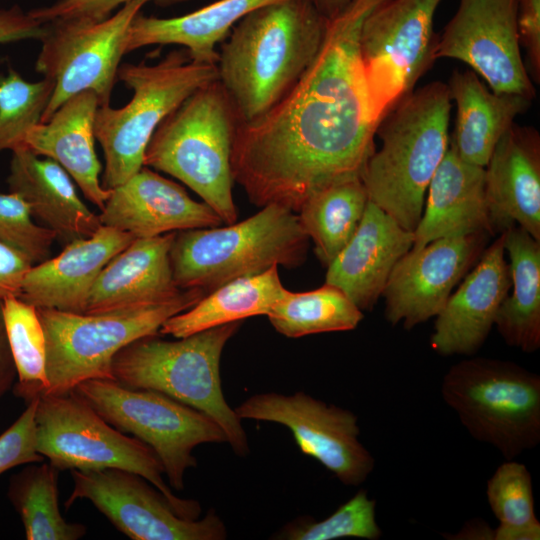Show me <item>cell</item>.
<instances>
[{
    "mask_svg": "<svg viewBox=\"0 0 540 540\" xmlns=\"http://www.w3.org/2000/svg\"><path fill=\"white\" fill-rule=\"evenodd\" d=\"M327 25L310 0H279L233 27L216 65L239 124L260 118L288 94L317 55Z\"/></svg>",
    "mask_w": 540,
    "mask_h": 540,
    "instance_id": "2",
    "label": "cell"
},
{
    "mask_svg": "<svg viewBox=\"0 0 540 540\" xmlns=\"http://www.w3.org/2000/svg\"><path fill=\"white\" fill-rule=\"evenodd\" d=\"M447 86L457 107L449 146L463 161L485 168L500 138L532 99L494 92L472 69L454 71Z\"/></svg>",
    "mask_w": 540,
    "mask_h": 540,
    "instance_id": "27",
    "label": "cell"
},
{
    "mask_svg": "<svg viewBox=\"0 0 540 540\" xmlns=\"http://www.w3.org/2000/svg\"><path fill=\"white\" fill-rule=\"evenodd\" d=\"M206 293L183 289L164 302L99 314L37 308L46 340L48 389L44 395L73 390L90 379L114 380V356L131 342L159 333L170 317L194 306Z\"/></svg>",
    "mask_w": 540,
    "mask_h": 540,
    "instance_id": "9",
    "label": "cell"
},
{
    "mask_svg": "<svg viewBox=\"0 0 540 540\" xmlns=\"http://www.w3.org/2000/svg\"><path fill=\"white\" fill-rule=\"evenodd\" d=\"M368 202L361 179L330 185L304 202L297 212L299 221L323 265L328 266L353 237Z\"/></svg>",
    "mask_w": 540,
    "mask_h": 540,
    "instance_id": "31",
    "label": "cell"
},
{
    "mask_svg": "<svg viewBox=\"0 0 540 540\" xmlns=\"http://www.w3.org/2000/svg\"><path fill=\"white\" fill-rule=\"evenodd\" d=\"M517 0H459L437 36L434 57L466 63L497 93L530 99L535 87L522 59L517 35Z\"/></svg>",
    "mask_w": 540,
    "mask_h": 540,
    "instance_id": "16",
    "label": "cell"
},
{
    "mask_svg": "<svg viewBox=\"0 0 540 540\" xmlns=\"http://www.w3.org/2000/svg\"><path fill=\"white\" fill-rule=\"evenodd\" d=\"M133 0H58L54 4L33 9L28 13L42 23L52 20H73L82 22H100L111 16L119 5ZM154 1L159 5H171L189 0H143Z\"/></svg>",
    "mask_w": 540,
    "mask_h": 540,
    "instance_id": "40",
    "label": "cell"
},
{
    "mask_svg": "<svg viewBox=\"0 0 540 540\" xmlns=\"http://www.w3.org/2000/svg\"><path fill=\"white\" fill-rule=\"evenodd\" d=\"M485 197L491 234L519 226L540 241V135L514 123L485 166Z\"/></svg>",
    "mask_w": 540,
    "mask_h": 540,
    "instance_id": "19",
    "label": "cell"
},
{
    "mask_svg": "<svg viewBox=\"0 0 540 540\" xmlns=\"http://www.w3.org/2000/svg\"><path fill=\"white\" fill-rule=\"evenodd\" d=\"M411 249L429 242L476 233L491 234L485 197V169L463 161L449 146L429 186Z\"/></svg>",
    "mask_w": 540,
    "mask_h": 540,
    "instance_id": "24",
    "label": "cell"
},
{
    "mask_svg": "<svg viewBox=\"0 0 540 540\" xmlns=\"http://www.w3.org/2000/svg\"><path fill=\"white\" fill-rule=\"evenodd\" d=\"M442 0H387L365 20L360 53L378 123L435 61L434 17Z\"/></svg>",
    "mask_w": 540,
    "mask_h": 540,
    "instance_id": "12",
    "label": "cell"
},
{
    "mask_svg": "<svg viewBox=\"0 0 540 540\" xmlns=\"http://www.w3.org/2000/svg\"><path fill=\"white\" fill-rule=\"evenodd\" d=\"M503 233L512 293L503 300L494 325L507 345L533 353L540 347V241L519 226Z\"/></svg>",
    "mask_w": 540,
    "mask_h": 540,
    "instance_id": "29",
    "label": "cell"
},
{
    "mask_svg": "<svg viewBox=\"0 0 540 540\" xmlns=\"http://www.w3.org/2000/svg\"><path fill=\"white\" fill-rule=\"evenodd\" d=\"M451 97L433 81L404 96L383 117L381 146L368 159L361 180L369 201L413 232L429 183L449 147Z\"/></svg>",
    "mask_w": 540,
    "mask_h": 540,
    "instance_id": "3",
    "label": "cell"
},
{
    "mask_svg": "<svg viewBox=\"0 0 540 540\" xmlns=\"http://www.w3.org/2000/svg\"><path fill=\"white\" fill-rule=\"evenodd\" d=\"M242 321L213 327L179 338L163 340L158 334L139 338L113 358L114 380L134 389L163 393L213 419L237 456L249 453L246 432L224 397L220 359L228 340Z\"/></svg>",
    "mask_w": 540,
    "mask_h": 540,
    "instance_id": "4",
    "label": "cell"
},
{
    "mask_svg": "<svg viewBox=\"0 0 540 540\" xmlns=\"http://www.w3.org/2000/svg\"><path fill=\"white\" fill-rule=\"evenodd\" d=\"M117 78L133 91L121 108L97 109L95 138L105 166L102 187L123 184L144 166L147 145L160 123L201 87L218 80L216 64L192 61L185 49L173 50L156 64L126 63Z\"/></svg>",
    "mask_w": 540,
    "mask_h": 540,
    "instance_id": "7",
    "label": "cell"
},
{
    "mask_svg": "<svg viewBox=\"0 0 540 540\" xmlns=\"http://www.w3.org/2000/svg\"><path fill=\"white\" fill-rule=\"evenodd\" d=\"M7 183L10 192L26 201L32 216L64 242L90 237L102 225L78 196L69 174L53 159H40L26 147L12 151Z\"/></svg>",
    "mask_w": 540,
    "mask_h": 540,
    "instance_id": "26",
    "label": "cell"
},
{
    "mask_svg": "<svg viewBox=\"0 0 540 540\" xmlns=\"http://www.w3.org/2000/svg\"><path fill=\"white\" fill-rule=\"evenodd\" d=\"M376 502L365 490H359L329 517L315 521L300 517L287 523L274 539L283 540H333L346 537L377 540L381 529L376 521Z\"/></svg>",
    "mask_w": 540,
    "mask_h": 540,
    "instance_id": "37",
    "label": "cell"
},
{
    "mask_svg": "<svg viewBox=\"0 0 540 540\" xmlns=\"http://www.w3.org/2000/svg\"><path fill=\"white\" fill-rule=\"evenodd\" d=\"M487 500L499 520L493 540H539L532 479L525 465L507 460L487 481Z\"/></svg>",
    "mask_w": 540,
    "mask_h": 540,
    "instance_id": "35",
    "label": "cell"
},
{
    "mask_svg": "<svg viewBox=\"0 0 540 540\" xmlns=\"http://www.w3.org/2000/svg\"><path fill=\"white\" fill-rule=\"evenodd\" d=\"M517 35L533 83L540 82V0H517Z\"/></svg>",
    "mask_w": 540,
    "mask_h": 540,
    "instance_id": "41",
    "label": "cell"
},
{
    "mask_svg": "<svg viewBox=\"0 0 540 540\" xmlns=\"http://www.w3.org/2000/svg\"><path fill=\"white\" fill-rule=\"evenodd\" d=\"M328 19L340 13L352 0H310Z\"/></svg>",
    "mask_w": 540,
    "mask_h": 540,
    "instance_id": "46",
    "label": "cell"
},
{
    "mask_svg": "<svg viewBox=\"0 0 540 540\" xmlns=\"http://www.w3.org/2000/svg\"><path fill=\"white\" fill-rule=\"evenodd\" d=\"M488 233L433 240L410 249L393 268L382 297L385 318L406 330L436 317L453 288L478 261Z\"/></svg>",
    "mask_w": 540,
    "mask_h": 540,
    "instance_id": "17",
    "label": "cell"
},
{
    "mask_svg": "<svg viewBox=\"0 0 540 540\" xmlns=\"http://www.w3.org/2000/svg\"><path fill=\"white\" fill-rule=\"evenodd\" d=\"M145 4L143 0L130 1L100 22L45 23L35 70L52 80L54 89L41 123L48 121L69 98L86 90L97 95L99 107L110 104L128 29Z\"/></svg>",
    "mask_w": 540,
    "mask_h": 540,
    "instance_id": "13",
    "label": "cell"
},
{
    "mask_svg": "<svg viewBox=\"0 0 540 540\" xmlns=\"http://www.w3.org/2000/svg\"><path fill=\"white\" fill-rule=\"evenodd\" d=\"M36 450L59 471L116 468L135 473L159 490L184 519H198L199 502L175 496L153 449L106 422L74 390L37 398Z\"/></svg>",
    "mask_w": 540,
    "mask_h": 540,
    "instance_id": "8",
    "label": "cell"
},
{
    "mask_svg": "<svg viewBox=\"0 0 540 540\" xmlns=\"http://www.w3.org/2000/svg\"><path fill=\"white\" fill-rule=\"evenodd\" d=\"M32 262L18 250L0 242V299L20 296Z\"/></svg>",
    "mask_w": 540,
    "mask_h": 540,
    "instance_id": "42",
    "label": "cell"
},
{
    "mask_svg": "<svg viewBox=\"0 0 540 540\" xmlns=\"http://www.w3.org/2000/svg\"><path fill=\"white\" fill-rule=\"evenodd\" d=\"M457 539H489L493 540V530L482 524L481 522L474 523L470 522L469 526H466L464 529L457 534Z\"/></svg>",
    "mask_w": 540,
    "mask_h": 540,
    "instance_id": "45",
    "label": "cell"
},
{
    "mask_svg": "<svg viewBox=\"0 0 540 540\" xmlns=\"http://www.w3.org/2000/svg\"><path fill=\"white\" fill-rule=\"evenodd\" d=\"M134 239L128 232L101 225L90 237L72 240L56 257L32 266L19 297L36 308L84 313L100 272Z\"/></svg>",
    "mask_w": 540,
    "mask_h": 540,
    "instance_id": "22",
    "label": "cell"
},
{
    "mask_svg": "<svg viewBox=\"0 0 540 540\" xmlns=\"http://www.w3.org/2000/svg\"><path fill=\"white\" fill-rule=\"evenodd\" d=\"M59 472L42 461L30 463L10 479L8 498L21 517L27 540H78L86 535L85 525L61 515Z\"/></svg>",
    "mask_w": 540,
    "mask_h": 540,
    "instance_id": "32",
    "label": "cell"
},
{
    "mask_svg": "<svg viewBox=\"0 0 540 540\" xmlns=\"http://www.w3.org/2000/svg\"><path fill=\"white\" fill-rule=\"evenodd\" d=\"M99 219L134 238L224 224L206 203L193 200L180 185L144 166L111 189Z\"/></svg>",
    "mask_w": 540,
    "mask_h": 540,
    "instance_id": "20",
    "label": "cell"
},
{
    "mask_svg": "<svg viewBox=\"0 0 540 540\" xmlns=\"http://www.w3.org/2000/svg\"><path fill=\"white\" fill-rule=\"evenodd\" d=\"M234 411L241 420L286 426L301 452L319 461L345 485L362 484L375 466L373 456L359 440L357 416L304 392L258 393Z\"/></svg>",
    "mask_w": 540,
    "mask_h": 540,
    "instance_id": "14",
    "label": "cell"
},
{
    "mask_svg": "<svg viewBox=\"0 0 540 540\" xmlns=\"http://www.w3.org/2000/svg\"><path fill=\"white\" fill-rule=\"evenodd\" d=\"M99 101L86 90L65 101L44 123L26 135L24 147L56 161L76 182L87 200L103 209L111 190L102 187L95 151L94 121Z\"/></svg>",
    "mask_w": 540,
    "mask_h": 540,
    "instance_id": "25",
    "label": "cell"
},
{
    "mask_svg": "<svg viewBox=\"0 0 540 540\" xmlns=\"http://www.w3.org/2000/svg\"><path fill=\"white\" fill-rule=\"evenodd\" d=\"M73 490L65 501L89 500L132 540H224L223 520L211 509L204 518L179 516L164 495L143 477L116 468L71 470Z\"/></svg>",
    "mask_w": 540,
    "mask_h": 540,
    "instance_id": "15",
    "label": "cell"
},
{
    "mask_svg": "<svg viewBox=\"0 0 540 540\" xmlns=\"http://www.w3.org/2000/svg\"><path fill=\"white\" fill-rule=\"evenodd\" d=\"M46 32L45 23L33 18L15 5L9 9H0V43L24 39H38Z\"/></svg>",
    "mask_w": 540,
    "mask_h": 540,
    "instance_id": "43",
    "label": "cell"
},
{
    "mask_svg": "<svg viewBox=\"0 0 540 540\" xmlns=\"http://www.w3.org/2000/svg\"><path fill=\"white\" fill-rule=\"evenodd\" d=\"M16 377V368L7 341L3 321L2 299H0V400L11 388H13Z\"/></svg>",
    "mask_w": 540,
    "mask_h": 540,
    "instance_id": "44",
    "label": "cell"
},
{
    "mask_svg": "<svg viewBox=\"0 0 540 540\" xmlns=\"http://www.w3.org/2000/svg\"><path fill=\"white\" fill-rule=\"evenodd\" d=\"M238 126L233 105L218 80L192 93L157 127L144 166L183 182L224 224L237 221L231 153Z\"/></svg>",
    "mask_w": 540,
    "mask_h": 540,
    "instance_id": "5",
    "label": "cell"
},
{
    "mask_svg": "<svg viewBox=\"0 0 540 540\" xmlns=\"http://www.w3.org/2000/svg\"><path fill=\"white\" fill-rule=\"evenodd\" d=\"M276 1L279 0H217L172 18L138 13L128 29L125 54L153 44H177L184 47L192 61L217 64L216 45L246 15Z\"/></svg>",
    "mask_w": 540,
    "mask_h": 540,
    "instance_id": "28",
    "label": "cell"
},
{
    "mask_svg": "<svg viewBox=\"0 0 540 540\" xmlns=\"http://www.w3.org/2000/svg\"><path fill=\"white\" fill-rule=\"evenodd\" d=\"M385 1L352 0L328 19L317 55L288 94L260 118L238 123L232 174L253 204L297 213L316 192L361 179L379 123L370 107L360 36Z\"/></svg>",
    "mask_w": 540,
    "mask_h": 540,
    "instance_id": "1",
    "label": "cell"
},
{
    "mask_svg": "<svg viewBox=\"0 0 540 540\" xmlns=\"http://www.w3.org/2000/svg\"><path fill=\"white\" fill-rule=\"evenodd\" d=\"M36 404L37 399L27 403L19 418L0 435V475L19 465L44 461L36 450Z\"/></svg>",
    "mask_w": 540,
    "mask_h": 540,
    "instance_id": "39",
    "label": "cell"
},
{
    "mask_svg": "<svg viewBox=\"0 0 540 540\" xmlns=\"http://www.w3.org/2000/svg\"><path fill=\"white\" fill-rule=\"evenodd\" d=\"M441 394L469 434L506 460L540 442V377L514 362L462 360L445 374Z\"/></svg>",
    "mask_w": 540,
    "mask_h": 540,
    "instance_id": "10",
    "label": "cell"
},
{
    "mask_svg": "<svg viewBox=\"0 0 540 540\" xmlns=\"http://www.w3.org/2000/svg\"><path fill=\"white\" fill-rule=\"evenodd\" d=\"M54 82H28L13 68L0 74V152L24 147L27 133L41 121Z\"/></svg>",
    "mask_w": 540,
    "mask_h": 540,
    "instance_id": "36",
    "label": "cell"
},
{
    "mask_svg": "<svg viewBox=\"0 0 540 540\" xmlns=\"http://www.w3.org/2000/svg\"><path fill=\"white\" fill-rule=\"evenodd\" d=\"M2 315L18 379L13 393L27 404L44 395L49 386L44 330L37 308L18 296L2 300Z\"/></svg>",
    "mask_w": 540,
    "mask_h": 540,
    "instance_id": "34",
    "label": "cell"
},
{
    "mask_svg": "<svg viewBox=\"0 0 540 540\" xmlns=\"http://www.w3.org/2000/svg\"><path fill=\"white\" fill-rule=\"evenodd\" d=\"M413 242V232L369 201L353 237L327 266L325 283L340 289L362 312L371 310Z\"/></svg>",
    "mask_w": 540,
    "mask_h": 540,
    "instance_id": "21",
    "label": "cell"
},
{
    "mask_svg": "<svg viewBox=\"0 0 540 540\" xmlns=\"http://www.w3.org/2000/svg\"><path fill=\"white\" fill-rule=\"evenodd\" d=\"M308 242L298 214L268 204L255 215L228 226L176 232L170 249L173 278L180 289H201L207 294L274 265H301Z\"/></svg>",
    "mask_w": 540,
    "mask_h": 540,
    "instance_id": "6",
    "label": "cell"
},
{
    "mask_svg": "<svg viewBox=\"0 0 540 540\" xmlns=\"http://www.w3.org/2000/svg\"><path fill=\"white\" fill-rule=\"evenodd\" d=\"M176 232L135 238L95 280L84 314H99L160 303L178 296L170 249Z\"/></svg>",
    "mask_w": 540,
    "mask_h": 540,
    "instance_id": "23",
    "label": "cell"
},
{
    "mask_svg": "<svg viewBox=\"0 0 540 540\" xmlns=\"http://www.w3.org/2000/svg\"><path fill=\"white\" fill-rule=\"evenodd\" d=\"M29 205L18 194H0V242L18 250L31 262L49 259L54 231L35 224Z\"/></svg>",
    "mask_w": 540,
    "mask_h": 540,
    "instance_id": "38",
    "label": "cell"
},
{
    "mask_svg": "<svg viewBox=\"0 0 540 540\" xmlns=\"http://www.w3.org/2000/svg\"><path fill=\"white\" fill-rule=\"evenodd\" d=\"M278 265L229 281L207 293L194 306L167 319L159 333L183 338L256 315H267L284 296Z\"/></svg>",
    "mask_w": 540,
    "mask_h": 540,
    "instance_id": "30",
    "label": "cell"
},
{
    "mask_svg": "<svg viewBox=\"0 0 540 540\" xmlns=\"http://www.w3.org/2000/svg\"><path fill=\"white\" fill-rule=\"evenodd\" d=\"M504 233L482 252L444 308L436 316L431 348L440 355L475 354L486 341L511 288Z\"/></svg>",
    "mask_w": 540,
    "mask_h": 540,
    "instance_id": "18",
    "label": "cell"
},
{
    "mask_svg": "<svg viewBox=\"0 0 540 540\" xmlns=\"http://www.w3.org/2000/svg\"><path fill=\"white\" fill-rule=\"evenodd\" d=\"M266 316L277 332L290 338L353 330L364 317L340 289L326 283L306 292L287 290Z\"/></svg>",
    "mask_w": 540,
    "mask_h": 540,
    "instance_id": "33",
    "label": "cell"
},
{
    "mask_svg": "<svg viewBox=\"0 0 540 540\" xmlns=\"http://www.w3.org/2000/svg\"><path fill=\"white\" fill-rule=\"evenodd\" d=\"M73 390L111 426L150 446L177 491L184 489L185 472L197 466L196 446L227 442L213 419L163 393L110 379L86 380Z\"/></svg>",
    "mask_w": 540,
    "mask_h": 540,
    "instance_id": "11",
    "label": "cell"
}]
</instances>
